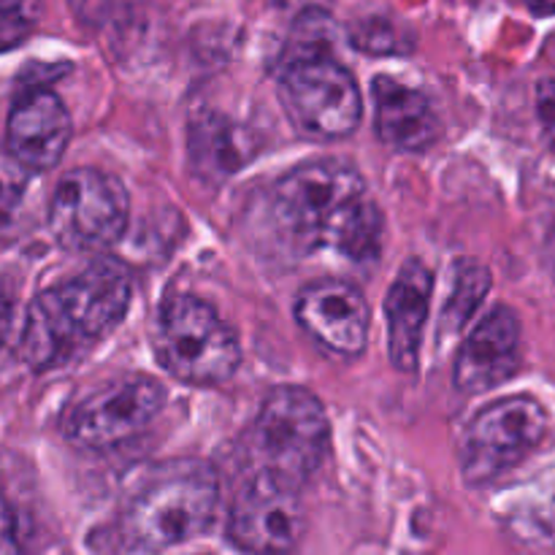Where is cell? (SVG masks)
Instances as JSON below:
<instances>
[{
	"label": "cell",
	"mask_w": 555,
	"mask_h": 555,
	"mask_svg": "<svg viewBox=\"0 0 555 555\" xmlns=\"http://www.w3.org/2000/svg\"><path fill=\"white\" fill-rule=\"evenodd\" d=\"M130 276L117 260L101 258L74 280L38 293L20 336V358L33 372H49L117 328L130 309Z\"/></svg>",
	"instance_id": "6da1fadb"
},
{
	"label": "cell",
	"mask_w": 555,
	"mask_h": 555,
	"mask_svg": "<svg viewBox=\"0 0 555 555\" xmlns=\"http://www.w3.org/2000/svg\"><path fill=\"white\" fill-rule=\"evenodd\" d=\"M217 502L220 482L204 461L182 459L155 466L119 520L122 545L133 553H163L184 545L209 529Z\"/></svg>",
	"instance_id": "7a4b0ae2"
},
{
	"label": "cell",
	"mask_w": 555,
	"mask_h": 555,
	"mask_svg": "<svg viewBox=\"0 0 555 555\" xmlns=\"http://www.w3.org/2000/svg\"><path fill=\"white\" fill-rule=\"evenodd\" d=\"M331 426L312 390L282 385L266 393L253 426L255 472L301 488L328 453Z\"/></svg>",
	"instance_id": "3957f363"
},
{
	"label": "cell",
	"mask_w": 555,
	"mask_h": 555,
	"mask_svg": "<svg viewBox=\"0 0 555 555\" xmlns=\"http://www.w3.org/2000/svg\"><path fill=\"white\" fill-rule=\"evenodd\" d=\"M155 356L179 383L211 388L242 366L238 336L215 309L195 296H173L155 320Z\"/></svg>",
	"instance_id": "277c9868"
},
{
	"label": "cell",
	"mask_w": 555,
	"mask_h": 555,
	"mask_svg": "<svg viewBox=\"0 0 555 555\" xmlns=\"http://www.w3.org/2000/svg\"><path fill=\"white\" fill-rule=\"evenodd\" d=\"M366 195V182L356 166L345 160L304 163L282 177L271 195V215L282 236L298 249L312 253L325 247L331 225L341 211Z\"/></svg>",
	"instance_id": "5b68a950"
},
{
	"label": "cell",
	"mask_w": 555,
	"mask_h": 555,
	"mask_svg": "<svg viewBox=\"0 0 555 555\" xmlns=\"http://www.w3.org/2000/svg\"><path fill=\"white\" fill-rule=\"evenodd\" d=\"M551 434L545 406L531 396H507L486 406L461 439V475L469 486H491L529 461Z\"/></svg>",
	"instance_id": "8992f818"
},
{
	"label": "cell",
	"mask_w": 555,
	"mask_h": 555,
	"mask_svg": "<svg viewBox=\"0 0 555 555\" xmlns=\"http://www.w3.org/2000/svg\"><path fill=\"white\" fill-rule=\"evenodd\" d=\"M280 101L293 128L314 141L347 139L363 117L356 76L336 57L282 63Z\"/></svg>",
	"instance_id": "52a82bcc"
},
{
	"label": "cell",
	"mask_w": 555,
	"mask_h": 555,
	"mask_svg": "<svg viewBox=\"0 0 555 555\" xmlns=\"http://www.w3.org/2000/svg\"><path fill=\"white\" fill-rule=\"evenodd\" d=\"M128 190L112 173L74 168L54 188L49 201V231L65 249L101 253L128 228Z\"/></svg>",
	"instance_id": "ba28073f"
},
{
	"label": "cell",
	"mask_w": 555,
	"mask_h": 555,
	"mask_svg": "<svg viewBox=\"0 0 555 555\" xmlns=\"http://www.w3.org/2000/svg\"><path fill=\"white\" fill-rule=\"evenodd\" d=\"M166 406V390L146 374H128L81 399L65 421V437L81 450H106L139 437Z\"/></svg>",
	"instance_id": "9c48e42d"
},
{
	"label": "cell",
	"mask_w": 555,
	"mask_h": 555,
	"mask_svg": "<svg viewBox=\"0 0 555 555\" xmlns=\"http://www.w3.org/2000/svg\"><path fill=\"white\" fill-rule=\"evenodd\" d=\"M228 537L249 555H291L304 537L298 488L255 472L233 502Z\"/></svg>",
	"instance_id": "30bf717a"
},
{
	"label": "cell",
	"mask_w": 555,
	"mask_h": 555,
	"mask_svg": "<svg viewBox=\"0 0 555 555\" xmlns=\"http://www.w3.org/2000/svg\"><path fill=\"white\" fill-rule=\"evenodd\" d=\"M296 320L331 356L358 358L369 345L372 312L352 282L320 280L304 287L296 301Z\"/></svg>",
	"instance_id": "8fae6325"
},
{
	"label": "cell",
	"mask_w": 555,
	"mask_h": 555,
	"mask_svg": "<svg viewBox=\"0 0 555 555\" xmlns=\"http://www.w3.org/2000/svg\"><path fill=\"white\" fill-rule=\"evenodd\" d=\"M70 114L52 90L33 87L14 103L5 146L16 166L30 173L52 171L70 144Z\"/></svg>",
	"instance_id": "7c38bea8"
},
{
	"label": "cell",
	"mask_w": 555,
	"mask_h": 555,
	"mask_svg": "<svg viewBox=\"0 0 555 555\" xmlns=\"http://www.w3.org/2000/svg\"><path fill=\"white\" fill-rule=\"evenodd\" d=\"M518 369L520 320L509 307H496L461 345L453 379L464 393H486L513 379Z\"/></svg>",
	"instance_id": "4fadbf2b"
},
{
	"label": "cell",
	"mask_w": 555,
	"mask_h": 555,
	"mask_svg": "<svg viewBox=\"0 0 555 555\" xmlns=\"http://www.w3.org/2000/svg\"><path fill=\"white\" fill-rule=\"evenodd\" d=\"M434 276L417 258L406 260L385 298L388 314V358L399 372H415L421 363L423 334L431 312Z\"/></svg>",
	"instance_id": "5bb4252c"
},
{
	"label": "cell",
	"mask_w": 555,
	"mask_h": 555,
	"mask_svg": "<svg viewBox=\"0 0 555 555\" xmlns=\"http://www.w3.org/2000/svg\"><path fill=\"white\" fill-rule=\"evenodd\" d=\"M372 92L374 128L385 146L396 152H423L439 139V119L421 90H412L390 76H377Z\"/></svg>",
	"instance_id": "9a60e30c"
},
{
	"label": "cell",
	"mask_w": 555,
	"mask_h": 555,
	"mask_svg": "<svg viewBox=\"0 0 555 555\" xmlns=\"http://www.w3.org/2000/svg\"><path fill=\"white\" fill-rule=\"evenodd\" d=\"M188 152L190 166L204 182L222 184L258 155V141L236 119L206 112L190 122Z\"/></svg>",
	"instance_id": "2e32d148"
},
{
	"label": "cell",
	"mask_w": 555,
	"mask_h": 555,
	"mask_svg": "<svg viewBox=\"0 0 555 555\" xmlns=\"http://www.w3.org/2000/svg\"><path fill=\"white\" fill-rule=\"evenodd\" d=\"M385 220L379 206L372 198H358L347 206L339 220L331 225L325 236V247L345 255L352 263H377L379 249H383Z\"/></svg>",
	"instance_id": "e0dca14e"
},
{
	"label": "cell",
	"mask_w": 555,
	"mask_h": 555,
	"mask_svg": "<svg viewBox=\"0 0 555 555\" xmlns=\"http://www.w3.org/2000/svg\"><path fill=\"white\" fill-rule=\"evenodd\" d=\"M488 291H491V271L482 263L469 258H461L453 266V280H450L448 298H444L442 325L444 336H455L466 328L475 312L480 309V304L486 301Z\"/></svg>",
	"instance_id": "ac0fdd59"
},
{
	"label": "cell",
	"mask_w": 555,
	"mask_h": 555,
	"mask_svg": "<svg viewBox=\"0 0 555 555\" xmlns=\"http://www.w3.org/2000/svg\"><path fill=\"white\" fill-rule=\"evenodd\" d=\"M336 47V25L325 11H304L293 25L287 47L282 52V63L309 57H334Z\"/></svg>",
	"instance_id": "d6986e66"
},
{
	"label": "cell",
	"mask_w": 555,
	"mask_h": 555,
	"mask_svg": "<svg viewBox=\"0 0 555 555\" xmlns=\"http://www.w3.org/2000/svg\"><path fill=\"white\" fill-rule=\"evenodd\" d=\"M41 0H0V38L3 49H14L36 30Z\"/></svg>",
	"instance_id": "ffe728a7"
},
{
	"label": "cell",
	"mask_w": 555,
	"mask_h": 555,
	"mask_svg": "<svg viewBox=\"0 0 555 555\" xmlns=\"http://www.w3.org/2000/svg\"><path fill=\"white\" fill-rule=\"evenodd\" d=\"M352 43H356L361 52L372 54H396L404 49L399 33L393 30V25L383 20H369L363 22V25H358L356 30H352Z\"/></svg>",
	"instance_id": "44dd1931"
},
{
	"label": "cell",
	"mask_w": 555,
	"mask_h": 555,
	"mask_svg": "<svg viewBox=\"0 0 555 555\" xmlns=\"http://www.w3.org/2000/svg\"><path fill=\"white\" fill-rule=\"evenodd\" d=\"M537 106H540L542 128H545L551 144H555V79L542 81L540 98H537Z\"/></svg>",
	"instance_id": "7402d4cb"
},
{
	"label": "cell",
	"mask_w": 555,
	"mask_h": 555,
	"mask_svg": "<svg viewBox=\"0 0 555 555\" xmlns=\"http://www.w3.org/2000/svg\"><path fill=\"white\" fill-rule=\"evenodd\" d=\"M20 515L14 513L11 504H5V518H3V555H25L20 540Z\"/></svg>",
	"instance_id": "603a6c76"
},
{
	"label": "cell",
	"mask_w": 555,
	"mask_h": 555,
	"mask_svg": "<svg viewBox=\"0 0 555 555\" xmlns=\"http://www.w3.org/2000/svg\"><path fill=\"white\" fill-rule=\"evenodd\" d=\"M529 9L537 16H555V0H529Z\"/></svg>",
	"instance_id": "cb8c5ba5"
},
{
	"label": "cell",
	"mask_w": 555,
	"mask_h": 555,
	"mask_svg": "<svg viewBox=\"0 0 555 555\" xmlns=\"http://www.w3.org/2000/svg\"><path fill=\"white\" fill-rule=\"evenodd\" d=\"M547 260H551V271H553V276H555V238H553L551 249H547Z\"/></svg>",
	"instance_id": "d4e9b609"
}]
</instances>
